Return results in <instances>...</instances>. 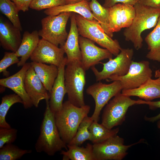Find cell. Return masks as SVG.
Returning <instances> with one entry per match:
<instances>
[{
  "label": "cell",
  "mask_w": 160,
  "mask_h": 160,
  "mask_svg": "<svg viewBox=\"0 0 160 160\" xmlns=\"http://www.w3.org/2000/svg\"><path fill=\"white\" fill-rule=\"evenodd\" d=\"M134 7V17L130 25L125 29L123 34L125 40L131 41L135 48L138 50L143 46L141 33L156 26L160 16V8L143 5L138 2Z\"/></svg>",
  "instance_id": "obj_1"
},
{
  "label": "cell",
  "mask_w": 160,
  "mask_h": 160,
  "mask_svg": "<svg viewBox=\"0 0 160 160\" xmlns=\"http://www.w3.org/2000/svg\"><path fill=\"white\" fill-rule=\"evenodd\" d=\"M49 98L45 100L46 108L40 129V134L35 144L38 153L44 152L53 156L63 149H68L67 144L61 139L55 124L54 114L51 111Z\"/></svg>",
  "instance_id": "obj_2"
},
{
  "label": "cell",
  "mask_w": 160,
  "mask_h": 160,
  "mask_svg": "<svg viewBox=\"0 0 160 160\" xmlns=\"http://www.w3.org/2000/svg\"><path fill=\"white\" fill-rule=\"evenodd\" d=\"M90 109L87 105L78 107L68 100L54 114L56 124L62 140L67 144L75 136L82 120L88 116Z\"/></svg>",
  "instance_id": "obj_3"
},
{
  "label": "cell",
  "mask_w": 160,
  "mask_h": 160,
  "mask_svg": "<svg viewBox=\"0 0 160 160\" xmlns=\"http://www.w3.org/2000/svg\"><path fill=\"white\" fill-rule=\"evenodd\" d=\"M64 72V83L68 100L80 107L85 105L84 90L86 83V70L81 61L67 63Z\"/></svg>",
  "instance_id": "obj_4"
},
{
  "label": "cell",
  "mask_w": 160,
  "mask_h": 160,
  "mask_svg": "<svg viewBox=\"0 0 160 160\" xmlns=\"http://www.w3.org/2000/svg\"><path fill=\"white\" fill-rule=\"evenodd\" d=\"M76 19L79 34L97 43L117 56L122 48L118 41L113 39L103 31L99 24L89 20L76 14Z\"/></svg>",
  "instance_id": "obj_5"
},
{
  "label": "cell",
  "mask_w": 160,
  "mask_h": 160,
  "mask_svg": "<svg viewBox=\"0 0 160 160\" xmlns=\"http://www.w3.org/2000/svg\"><path fill=\"white\" fill-rule=\"evenodd\" d=\"M72 13L64 12L43 18L41 20V28L38 31L39 36L57 46L62 47L68 36L66 27Z\"/></svg>",
  "instance_id": "obj_6"
},
{
  "label": "cell",
  "mask_w": 160,
  "mask_h": 160,
  "mask_svg": "<svg viewBox=\"0 0 160 160\" xmlns=\"http://www.w3.org/2000/svg\"><path fill=\"white\" fill-rule=\"evenodd\" d=\"M141 100H135L121 92L115 96L106 104L102 115V123L109 129L121 125L125 120L130 107L141 104Z\"/></svg>",
  "instance_id": "obj_7"
},
{
  "label": "cell",
  "mask_w": 160,
  "mask_h": 160,
  "mask_svg": "<svg viewBox=\"0 0 160 160\" xmlns=\"http://www.w3.org/2000/svg\"><path fill=\"white\" fill-rule=\"evenodd\" d=\"M134 50L132 48H122L119 53L113 59H109L108 62L99 63L103 65V69L99 71L95 67L91 68L97 81L106 79L112 75L122 76L128 72L132 61Z\"/></svg>",
  "instance_id": "obj_8"
},
{
  "label": "cell",
  "mask_w": 160,
  "mask_h": 160,
  "mask_svg": "<svg viewBox=\"0 0 160 160\" xmlns=\"http://www.w3.org/2000/svg\"><path fill=\"white\" fill-rule=\"evenodd\" d=\"M152 76V71L148 61L132 60L126 74L122 76L112 75L106 80L108 81H119L122 89H129L138 87Z\"/></svg>",
  "instance_id": "obj_9"
},
{
  "label": "cell",
  "mask_w": 160,
  "mask_h": 160,
  "mask_svg": "<svg viewBox=\"0 0 160 160\" xmlns=\"http://www.w3.org/2000/svg\"><path fill=\"white\" fill-rule=\"evenodd\" d=\"M122 88L119 81L115 80L109 84L100 81L88 87L86 93L94 100L95 107L91 117L93 121L98 122L100 112L110 100L122 91Z\"/></svg>",
  "instance_id": "obj_10"
},
{
  "label": "cell",
  "mask_w": 160,
  "mask_h": 160,
  "mask_svg": "<svg viewBox=\"0 0 160 160\" xmlns=\"http://www.w3.org/2000/svg\"><path fill=\"white\" fill-rule=\"evenodd\" d=\"M142 140L125 145L124 139L116 135L102 142L93 144L94 153L96 160H121L127 154V151L129 148Z\"/></svg>",
  "instance_id": "obj_11"
},
{
  "label": "cell",
  "mask_w": 160,
  "mask_h": 160,
  "mask_svg": "<svg viewBox=\"0 0 160 160\" xmlns=\"http://www.w3.org/2000/svg\"><path fill=\"white\" fill-rule=\"evenodd\" d=\"M63 48L42 38L30 57L32 62L52 64L58 67L64 60Z\"/></svg>",
  "instance_id": "obj_12"
},
{
  "label": "cell",
  "mask_w": 160,
  "mask_h": 160,
  "mask_svg": "<svg viewBox=\"0 0 160 160\" xmlns=\"http://www.w3.org/2000/svg\"><path fill=\"white\" fill-rule=\"evenodd\" d=\"M79 42L81 54V61L86 71L103 60L112 58L113 55L108 50L97 46L89 39L79 36Z\"/></svg>",
  "instance_id": "obj_13"
},
{
  "label": "cell",
  "mask_w": 160,
  "mask_h": 160,
  "mask_svg": "<svg viewBox=\"0 0 160 160\" xmlns=\"http://www.w3.org/2000/svg\"><path fill=\"white\" fill-rule=\"evenodd\" d=\"M135 14L134 6L129 4L118 3L109 8V29L113 33L123 28L129 27Z\"/></svg>",
  "instance_id": "obj_14"
},
{
  "label": "cell",
  "mask_w": 160,
  "mask_h": 160,
  "mask_svg": "<svg viewBox=\"0 0 160 160\" xmlns=\"http://www.w3.org/2000/svg\"><path fill=\"white\" fill-rule=\"evenodd\" d=\"M31 65V63H26L15 74L0 79L1 86L11 89L21 98L25 109L31 108L33 105L26 91L24 85L25 74Z\"/></svg>",
  "instance_id": "obj_15"
},
{
  "label": "cell",
  "mask_w": 160,
  "mask_h": 160,
  "mask_svg": "<svg viewBox=\"0 0 160 160\" xmlns=\"http://www.w3.org/2000/svg\"><path fill=\"white\" fill-rule=\"evenodd\" d=\"M24 85L26 91L33 105L35 107H38L41 100L47 98L49 99L48 91L36 74L31 65L26 73Z\"/></svg>",
  "instance_id": "obj_16"
},
{
  "label": "cell",
  "mask_w": 160,
  "mask_h": 160,
  "mask_svg": "<svg viewBox=\"0 0 160 160\" xmlns=\"http://www.w3.org/2000/svg\"><path fill=\"white\" fill-rule=\"evenodd\" d=\"M67 63V57L58 68V73L51 90L49 93V104L51 111L54 114L62 108L63 101L67 91L64 83V72Z\"/></svg>",
  "instance_id": "obj_17"
},
{
  "label": "cell",
  "mask_w": 160,
  "mask_h": 160,
  "mask_svg": "<svg viewBox=\"0 0 160 160\" xmlns=\"http://www.w3.org/2000/svg\"><path fill=\"white\" fill-rule=\"evenodd\" d=\"M21 31L11 23L0 18V43L5 50L15 52L21 42Z\"/></svg>",
  "instance_id": "obj_18"
},
{
  "label": "cell",
  "mask_w": 160,
  "mask_h": 160,
  "mask_svg": "<svg viewBox=\"0 0 160 160\" xmlns=\"http://www.w3.org/2000/svg\"><path fill=\"white\" fill-rule=\"evenodd\" d=\"M76 13L72 12L70 17L71 26L66 41L61 47L67 55V63L81 60V54L79 42V32L76 19Z\"/></svg>",
  "instance_id": "obj_19"
},
{
  "label": "cell",
  "mask_w": 160,
  "mask_h": 160,
  "mask_svg": "<svg viewBox=\"0 0 160 160\" xmlns=\"http://www.w3.org/2000/svg\"><path fill=\"white\" fill-rule=\"evenodd\" d=\"M121 93L129 97H137L146 101L160 98V78L156 79L150 78L138 87L122 89Z\"/></svg>",
  "instance_id": "obj_20"
},
{
  "label": "cell",
  "mask_w": 160,
  "mask_h": 160,
  "mask_svg": "<svg viewBox=\"0 0 160 160\" xmlns=\"http://www.w3.org/2000/svg\"><path fill=\"white\" fill-rule=\"evenodd\" d=\"M64 12L77 13L89 20L99 24L93 16L89 6V2L86 1L46 9L44 12L47 15H57Z\"/></svg>",
  "instance_id": "obj_21"
},
{
  "label": "cell",
  "mask_w": 160,
  "mask_h": 160,
  "mask_svg": "<svg viewBox=\"0 0 160 160\" xmlns=\"http://www.w3.org/2000/svg\"><path fill=\"white\" fill-rule=\"evenodd\" d=\"M38 31L35 30L29 33L24 32L20 44L15 52L18 57H20L18 67L23 66L27 60L30 57L36 47L40 39Z\"/></svg>",
  "instance_id": "obj_22"
},
{
  "label": "cell",
  "mask_w": 160,
  "mask_h": 160,
  "mask_svg": "<svg viewBox=\"0 0 160 160\" xmlns=\"http://www.w3.org/2000/svg\"><path fill=\"white\" fill-rule=\"evenodd\" d=\"M34 70L47 90L49 93L58 73L57 66L40 63H31Z\"/></svg>",
  "instance_id": "obj_23"
},
{
  "label": "cell",
  "mask_w": 160,
  "mask_h": 160,
  "mask_svg": "<svg viewBox=\"0 0 160 160\" xmlns=\"http://www.w3.org/2000/svg\"><path fill=\"white\" fill-rule=\"evenodd\" d=\"M68 149L62 150L60 154L65 160H96L93 145L88 143L85 147L67 144Z\"/></svg>",
  "instance_id": "obj_24"
},
{
  "label": "cell",
  "mask_w": 160,
  "mask_h": 160,
  "mask_svg": "<svg viewBox=\"0 0 160 160\" xmlns=\"http://www.w3.org/2000/svg\"><path fill=\"white\" fill-rule=\"evenodd\" d=\"M155 27L145 39L149 50L146 57L149 60L160 62V16Z\"/></svg>",
  "instance_id": "obj_25"
},
{
  "label": "cell",
  "mask_w": 160,
  "mask_h": 160,
  "mask_svg": "<svg viewBox=\"0 0 160 160\" xmlns=\"http://www.w3.org/2000/svg\"><path fill=\"white\" fill-rule=\"evenodd\" d=\"M89 4L95 19L98 22L104 31L112 38L113 33L110 32L109 29V8L102 6L97 0H91L89 2Z\"/></svg>",
  "instance_id": "obj_26"
},
{
  "label": "cell",
  "mask_w": 160,
  "mask_h": 160,
  "mask_svg": "<svg viewBox=\"0 0 160 160\" xmlns=\"http://www.w3.org/2000/svg\"><path fill=\"white\" fill-rule=\"evenodd\" d=\"M93 121L89 129L91 134L90 140L93 144L100 143L116 135L118 133V128L109 129L102 124Z\"/></svg>",
  "instance_id": "obj_27"
},
{
  "label": "cell",
  "mask_w": 160,
  "mask_h": 160,
  "mask_svg": "<svg viewBox=\"0 0 160 160\" xmlns=\"http://www.w3.org/2000/svg\"><path fill=\"white\" fill-rule=\"evenodd\" d=\"M17 103L23 104V101L15 93L6 95L2 97L0 105V127H11L6 121V116L10 108L13 105Z\"/></svg>",
  "instance_id": "obj_28"
},
{
  "label": "cell",
  "mask_w": 160,
  "mask_h": 160,
  "mask_svg": "<svg viewBox=\"0 0 160 160\" xmlns=\"http://www.w3.org/2000/svg\"><path fill=\"white\" fill-rule=\"evenodd\" d=\"M91 117H84L81 122L76 134L68 144L80 146L87 140H90L91 134L89 128L93 121Z\"/></svg>",
  "instance_id": "obj_29"
},
{
  "label": "cell",
  "mask_w": 160,
  "mask_h": 160,
  "mask_svg": "<svg viewBox=\"0 0 160 160\" xmlns=\"http://www.w3.org/2000/svg\"><path fill=\"white\" fill-rule=\"evenodd\" d=\"M0 10L15 26L22 31L18 15L19 11L12 1L10 0H0Z\"/></svg>",
  "instance_id": "obj_30"
},
{
  "label": "cell",
  "mask_w": 160,
  "mask_h": 160,
  "mask_svg": "<svg viewBox=\"0 0 160 160\" xmlns=\"http://www.w3.org/2000/svg\"><path fill=\"white\" fill-rule=\"evenodd\" d=\"M32 152L31 150L21 149L12 143L7 144L0 148V160H17Z\"/></svg>",
  "instance_id": "obj_31"
},
{
  "label": "cell",
  "mask_w": 160,
  "mask_h": 160,
  "mask_svg": "<svg viewBox=\"0 0 160 160\" xmlns=\"http://www.w3.org/2000/svg\"><path fill=\"white\" fill-rule=\"evenodd\" d=\"M66 4L65 0H33L29 8L37 11H40Z\"/></svg>",
  "instance_id": "obj_32"
},
{
  "label": "cell",
  "mask_w": 160,
  "mask_h": 160,
  "mask_svg": "<svg viewBox=\"0 0 160 160\" xmlns=\"http://www.w3.org/2000/svg\"><path fill=\"white\" fill-rule=\"evenodd\" d=\"M20 60L18 57L14 52H5L3 58L0 61V73L3 76H9V73L7 71V68L13 64L18 63Z\"/></svg>",
  "instance_id": "obj_33"
},
{
  "label": "cell",
  "mask_w": 160,
  "mask_h": 160,
  "mask_svg": "<svg viewBox=\"0 0 160 160\" xmlns=\"http://www.w3.org/2000/svg\"><path fill=\"white\" fill-rule=\"evenodd\" d=\"M17 132L15 128L0 127V148L6 144L13 143L17 138Z\"/></svg>",
  "instance_id": "obj_34"
},
{
  "label": "cell",
  "mask_w": 160,
  "mask_h": 160,
  "mask_svg": "<svg viewBox=\"0 0 160 160\" xmlns=\"http://www.w3.org/2000/svg\"><path fill=\"white\" fill-rule=\"evenodd\" d=\"M141 104L148 105L149 108L151 110L160 108V100L152 101L142 100ZM145 119L147 121L152 122L157 121L160 119V113L156 116L152 117H148L145 116Z\"/></svg>",
  "instance_id": "obj_35"
},
{
  "label": "cell",
  "mask_w": 160,
  "mask_h": 160,
  "mask_svg": "<svg viewBox=\"0 0 160 160\" xmlns=\"http://www.w3.org/2000/svg\"><path fill=\"white\" fill-rule=\"evenodd\" d=\"M139 0H105L103 6L105 8H109L116 4L119 3L129 4L134 6L138 2Z\"/></svg>",
  "instance_id": "obj_36"
},
{
  "label": "cell",
  "mask_w": 160,
  "mask_h": 160,
  "mask_svg": "<svg viewBox=\"0 0 160 160\" xmlns=\"http://www.w3.org/2000/svg\"><path fill=\"white\" fill-rule=\"evenodd\" d=\"M16 5L19 11L25 12L28 10L33 0H10Z\"/></svg>",
  "instance_id": "obj_37"
},
{
  "label": "cell",
  "mask_w": 160,
  "mask_h": 160,
  "mask_svg": "<svg viewBox=\"0 0 160 160\" xmlns=\"http://www.w3.org/2000/svg\"><path fill=\"white\" fill-rule=\"evenodd\" d=\"M138 2L145 6L160 8V0H139Z\"/></svg>",
  "instance_id": "obj_38"
},
{
  "label": "cell",
  "mask_w": 160,
  "mask_h": 160,
  "mask_svg": "<svg viewBox=\"0 0 160 160\" xmlns=\"http://www.w3.org/2000/svg\"><path fill=\"white\" fill-rule=\"evenodd\" d=\"M66 4H73L83 1H86L89 2L91 0H65Z\"/></svg>",
  "instance_id": "obj_39"
},
{
  "label": "cell",
  "mask_w": 160,
  "mask_h": 160,
  "mask_svg": "<svg viewBox=\"0 0 160 160\" xmlns=\"http://www.w3.org/2000/svg\"><path fill=\"white\" fill-rule=\"evenodd\" d=\"M155 77L157 78H160V70L159 69L155 71Z\"/></svg>",
  "instance_id": "obj_40"
},
{
  "label": "cell",
  "mask_w": 160,
  "mask_h": 160,
  "mask_svg": "<svg viewBox=\"0 0 160 160\" xmlns=\"http://www.w3.org/2000/svg\"><path fill=\"white\" fill-rule=\"evenodd\" d=\"M157 127L159 129H160V119L158 120L157 122Z\"/></svg>",
  "instance_id": "obj_41"
}]
</instances>
